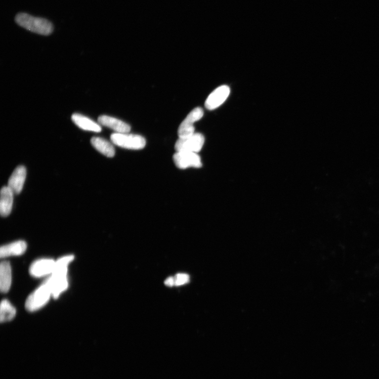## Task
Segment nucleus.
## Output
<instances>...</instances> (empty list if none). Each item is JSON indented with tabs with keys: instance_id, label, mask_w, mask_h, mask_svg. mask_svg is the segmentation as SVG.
<instances>
[{
	"instance_id": "nucleus-1",
	"label": "nucleus",
	"mask_w": 379,
	"mask_h": 379,
	"mask_svg": "<svg viewBox=\"0 0 379 379\" xmlns=\"http://www.w3.org/2000/svg\"><path fill=\"white\" fill-rule=\"evenodd\" d=\"M18 25L34 33L49 36L53 31L52 23L47 19L34 17L26 13H18L15 18Z\"/></svg>"
},
{
	"instance_id": "nucleus-2",
	"label": "nucleus",
	"mask_w": 379,
	"mask_h": 379,
	"mask_svg": "<svg viewBox=\"0 0 379 379\" xmlns=\"http://www.w3.org/2000/svg\"><path fill=\"white\" fill-rule=\"evenodd\" d=\"M110 138L112 143L127 149L141 150L146 145V139L140 135L115 132L111 134Z\"/></svg>"
},
{
	"instance_id": "nucleus-3",
	"label": "nucleus",
	"mask_w": 379,
	"mask_h": 379,
	"mask_svg": "<svg viewBox=\"0 0 379 379\" xmlns=\"http://www.w3.org/2000/svg\"><path fill=\"white\" fill-rule=\"evenodd\" d=\"M52 296L49 287L44 283L28 297L26 308L30 312L36 311L43 307Z\"/></svg>"
},
{
	"instance_id": "nucleus-4",
	"label": "nucleus",
	"mask_w": 379,
	"mask_h": 379,
	"mask_svg": "<svg viewBox=\"0 0 379 379\" xmlns=\"http://www.w3.org/2000/svg\"><path fill=\"white\" fill-rule=\"evenodd\" d=\"M205 141L203 134L195 133L187 138H179L175 143L176 152L198 153L203 149Z\"/></svg>"
},
{
	"instance_id": "nucleus-5",
	"label": "nucleus",
	"mask_w": 379,
	"mask_h": 379,
	"mask_svg": "<svg viewBox=\"0 0 379 379\" xmlns=\"http://www.w3.org/2000/svg\"><path fill=\"white\" fill-rule=\"evenodd\" d=\"M204 115V112L202 108L197 107L193 109L179 127L177 133H178L179 138H187L195 133L194 124L202 118Z\"/></svg>"
},
{
	"instance_id": "nucleus-6",
	"label": "nucleus",
	"mask_w": 379,
	"mask_h": 379,
	"mask_svg": "<svg viewBox=\"0 0 379 379\" xmlns=\"http://www.w3.org/2000/svg\"><path fill=\"white\" fill-rule=\"evenodd\" d=\"M173 161L175 166L180 169L199 168L203 166L200 157L195 152H176L173 156Z\"/></svg>"
},
{
	"instance_id": "nucleus-7",
	"label": "nucleus",
	"mask_w": 379,
	"mask_h": 379,
	"mask_svg": "<svg viewBox=\"0 0 379 379\" xmlns=\"http://www.w3.org/2000/svg\"><path fill=\"white\" fill-rule=\"evenodd\" d=\"M230 93V88L226 85L217 87L208 96L205 102V107L209 110H214L227 100Z\"/></svg>"
},
{
	"instance_id": "nucleus-8",
	"label": "nucleus",
	"mask_w": 379,
	"mask_h": 379,
	"mask_svg": "<svg viewBox=\"0 0 379 379\" xmlns=\"http://www.w3.org/2000/svg\"><path fill=\"white\" fill-rule=\"evenodd\" d=\"M55 267V261L51 259H39L33 262L29 269L30 275L36 278L51 275Z\"/></svg>"
},
{
	"instance_id": "nucleus-9",
	"label": "nucleus",
	"mask_w": 379,
	"mask_h": 379,
	"mask_svg": "<svg viewBox=\"0 0 379 379\" xmlns=\"http://www.w3.org/2000/svg\"><path fill=\"white\" fill-rule=\"evenodd\" d=\"M44 282L49 287L52 296L55 299L58 298L68 287L67 275L52 273Z\"/></svg>"
},
{
	"instance_id": "nucleus-10",
	"label": "nucleus",
	"mask_w": 379,
	"mask_h": 379,
	"mask_svg": "<svg viewBox=\"0 0 379 379\" xmlns=\"http://www.w3.org/2000/svg\"><path fill=\"white\" fill-rule=\"evenodd\" d=\"M27 176V169L25 167L20 166L16 168L11 175L7 187L18 195L22 191Z\"/></svg>"
},
{
	"instance_id": "nucleus-11",
	"label": "nucleus",
	"mask_w": 379,
	"mask_h": 379,
	"mask_svg": "<svg viewBox=\"0 0 379 379\" xmlns=\"http://www.w3.org/2000/svg\"><path fill=\"white\" fill-rule=\"evenodd\" d=\"M98 120L100 125L111 128L116 133H128L131 130L130 125L114 117L103 115Z\"/></svg>"
},
{
	"instance_id": "nucleus-12",
	"label": "nucleus",
	"mask_w": 379,
	"mask_h": 379,
	"mask_svg": "<svg viewBox=\"0 0 379 379\" xmlns=\"http://www.w3.org/2000/svg\"><path fill=\"white\" fill-rule=\"evenodd\" d=\"M27 248L25 241L20 240L10 244L3 246L0 248V257L21 255L25 253Z\"/></svg>"
},
{
	"instance_id": "nucleus-13",
	"label": "nucleus",
	"mask_w": 379,
	"mask_h": 379,
	"mask_svg": "<svg viewBox=\"0 0 379 379\" xmlns=\"http://www.w3.org/2000/svg\"><path fill=\"white\" fill-rule=\"evenodd\" d=\"M14 193L7 186L3 187L1 190L0 200V213L3 217L9 216L12 211L13 196Z\"/></svg>"
},
{
	"instance_id": "nucleus-14",
	"label": "nucleus",
	"mask_w": 379,
	"mask_h": 379,
	"mask_svg": "<svg viewBox=\"0 0 379 379\" xmlns=\"http://www.w3.org/2000/svg\"><path fill=\"white\" fill-rule=\"evenodd\" d=\"M72 120L80 128L84 130L100 132L101 126L93 120L82 115L75 114L72 116Z\"/></svg>"
},
{
	"instance_id": "nucleus-15",
	"label": "nucleus",
	"mask_w": 379,
	"mask_h": 379,
	"mask_svg": "<svg viewBox=\"0 0 379 379\" xmlns=\"http://www.w3.org/2000/svg\"><path fill=\"white\" fill-rule=\"evenodd\" d=\"M12 282L11 265L9 262L3 261L0 265V289L3 293L9 291Z\"/></svg>"
},
{
	"instance_id": "nucleus-16",
	"label": "nucleus",
	"mask_w": 379,
	"mask_h": 379,
	"mask_svg": "<svg viewBox=\"0 0 379 379\" xmlns=\"http://www.w3.org/2000/svg\"><path fill=\"white\" fill-rule=\"evenodd\" d=\"M92 146L108 158L114 157L115 155V149L113 145L108 141L100 137H93L91 140Z\"/></svg>"
},
{
	"instance_id": "nucleus-17",
	"label": "nucleus",
	"mask_w": 379,
	"mask_h": 379,
	"mask_svg": "<svg viewBox=\"0 0 379 379\" xmlns=\"http://www.w3.org/2000/svg\"><path fill=\"white\" fill-rule=\"evenodd\" d=\"M16 314V310L9 301L3 300L0 306V321L1 323L12 320Z\"/></svg>"
},
{
	"instance_id": "nucleus-18",
	"label": "nucleus",
	"mask_w": 379,
	"mask_h": 379,
	"mask_svg": "<svg viewBox=\"0 0 379 379\" xmlns=\"http://www.w3.org/2000/svg\"><path fill=\"white\" fill-rule=\"evenodd\" d=\"M174 286H180L187 284L190 281V277L187 274L179 273L174 277Z\"/></svg>"
},
{
	"instance_id": "nucleus-19",
	"label": "nucleus",
	"mask_w": 379,
	"mask_h": 379,
	"mask_svg": "<svg viewBox=\"0 0 379 379\" xmlns=\"http://www.w3.org/2000/svg\"><path fill=\"white\" fill-rule=\"evenodd\" d=\"M165 284L168 287L174 286V278L172 277L168 278L165 281Z\"/></svg>"
}]
</instances>
